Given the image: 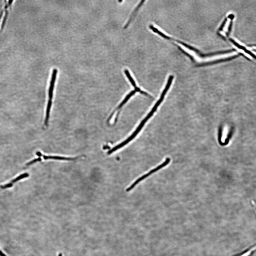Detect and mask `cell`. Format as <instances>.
Listing matches in <instances>:
<instances>
[{"instance_id": "cell-1", "label": "cell", "mask_w": 256, "mask_h": 256, "mask_svg": "<svg viewBox=\"0 0 256 256\" xmlns=\"http://www.w3.org/2000/svg\"><path fill=\"white\" fill-rule=\"evenodd\" d=\"M171 85V84L170 83H167V85H166L164 89L163 90L162 93L161 95L160 99L158 100V101L156 102V103L155 104V106L152 108V110H151L150 113L148 114L147 116L144 119L142 122H141V123L140 124L139 126L138 127V128L136 129V130L135 132H134L132 135L130 137L128 138L125 141H124L123 142H122L120 144H119V145H117L115 146V147H114V150L116 151V150L119 149L121 148V147H124V146H125L127 144L130 142L133 139L135 138V137L137 135V134L140 132L141 129H142V128L143 127L144 125H145V124L146 123V122H147L148 119L152 116L154 113L155 111H156L158 107L159 106L161 103H162V102L163 101V100H164V97L165 96L168 90H169L170 88Z\"/></svg>"}, {"instance_id": "cell-2", "label": "cell", "mask_w": 256, "mask_h": 256, "mask_svg": "<svg viewBox=\"0 0 256 256\" xmlns=\"http://www.w3.org/2000/svg\"><path fill=\"white\" fill-rule=\"evenodd\" d=\"M170 161V159L169 158H167L165 161L164 162V163H163L162 164L158 166L156 168H155V169L150 170L149 172L148 173L143 175V176L140 177L139 178H138L137 180L136 181L134 182L126 190L128 192L130 191L131 190H132L133 188L139 182H140L141 181H142V180L146 178V177L149 176L150 175L153 173L156 172L158 170H159V169H161V168L166 166L169 164Z\"/></svg>"}, {"instance_id": "cell-3", "label": "cell", "mask_w": 256, "mask_h": 256, "mask_svg": "<svg viewBox=\"0 0 256 256\" xmlns=\"http://www.w3.org/2000/svg\"><path fill=\"white\" fill-rule=\"evenodd\" d=\"M57 72L58 70L57 69H56V68H55V69L53 70L50 82V87L49 88L48 91L49 99L48 102H52L53 91H54V89L55 85L56 79Z\"/></svg>"}, {"instance_id": "cell-4", "label": "cell", "mask_w": 256, "mask_h": 256, "mask_svg": "<svg viewBox=\"0 0 256 256\" xmlns=\"http://www.w3.org/2000/svg\"><path fill=\"white\" fill-rule=\"evenodd\" d=\"M36 155L38 157H43V159L45 160H47L48 159H53L58 160H74L77 159V158H67L65 157H62L60 156H47L43 155L40 152H37L36 153Z\"/></svg>"}, {"instance_id": "cell-5", "label": "cell", "mask_w": 256, "mask_h": 256, "mask_svg": "<svg viewBox=\"0 0 256 256\" xmlns=\"http://www.w3.org/2000/svg\"><path fill=\"white\" fill-rule=\"evenodd\" d=\"M29 176V175L28 173H25L22 174L20 175H19V176L18 177H16V178L12 180L10 182L8 183L5 184L3 185H0V188L2 189H4L8 188L11 187L13 186V184L15 183L16 182L19 181V180H20L22 179L28 177Z\"/></svg>"}, {"instance_id": "cell-6", "label": "cell", "mask_w": 256, "mask_h": 256, "mask_svg": "<svg viewBox=\"0 0 256 256\" xmlns=\"http://www.w3.org/2000/svg\"><path fill=\"white\" fill-rule=\"evenodd\" d=\"M240 56V55L238 54V55L232 56L230 57L224 58V59H222L220 60L214 61H213L210 62L202 63V64H199L197 65H198V66L199 67L204 66L215 64H216V63H221L222 62L228 61H230L233 59H235V58L238 57L239 56Z\"/></svg>"}, {"instance_id": "cell-7", "label": "cell", "mask_w": 256, "mask_h": 256, "mask_svg": "<svg viewBox=\"0 0 256 256\" xmlns=\"http://www.w3.org/2000/svg\"><path fill=\"white\" fill-rule=\"evenodd\" d=\"M124 73H125V74L126 75L127 77H128V79L129 80V81H130L131 84H132L134 88H135L136 92H141V93L143 94H145V95H146V94H147L146 93V92L141 91V90L139 88L137 87V86L135 82V81H134V80H133L132 77L130 72H129L128 70H124Z\"/></svg>"}, {"instance_id": "cell-8", "label": "cell", "mask_w": 256, "mask_h": 256, "mask_svg": "<svg viewBox=\"0 0 256 256\" xmlns=\"http://www.w3.org/2000/svg\"><path fill=\"white\" fill-rule=\"evenodd\" d=\"M145 2V1H141L140 3L136 7V8L135 10H134V11L132 13V14L130 17V18L129 19V20L128 21L127 23L126 24L125 27H124V29H127L128 27V26L130 25L132 21V20L134 17H135L136 16V14H137V12L139 10L141 7H142Z\"/></svg>"}, {"instance_id": "cell-9", "label": "cell", "mask_w": 256, "mask_h": 256, "mask_svg": "<svg viewBox=\"0 0 256 256\" xmlns=\"http://www.w3.org/2000/svg\"><path fill=\"white\" fill-rule=\"evenodd\" d=\"M229 40H230L231 42L234 45L236 46V47L238 48L239 49H240L243 50L246 53H247V54L250 55L251 56L254 58V59L256 60V56L251 52V51L247 49H246V48L245 47H244L243 46L239 44H238L237 43H236V41L233 39L230 38H229Z\"/></svg>"}, {"instance_id": "cell-10", "label": "cell", "mask_w": 256, "mask_h": 256, "mask_svg": "<svg viewBox=\"0 0 256 256\" xmlns=\"http://www.w3.org/2000/svg\"><path fill=\"white\" fill-rule=\"evenodd\" d=\"M256 251V244L236 256H251Z\"/></svg>"}, {"instance_id": "cell-11", "label": "cell", "mask_w": 256, "mask_h": 256, "mask_svg": "<svg viewBox=\"0 0 256 256\" xmlns=\"http://www.w3.org/2000/svg\"><path fill=\"white\" fill-rule=\"evenodd\" d=\"M176 41H177L178 43H179L183 46H185V47L189 49L190 50L194 51V52H196L197 55H199L200 57H201L202 55L203 54H202V53L200 52V51H199L198 50H197V49L195 48L192 47L191 46L188 45L186 44V43L181 42V41L178 40Z\"/></svg>"}, {"instance_id": "cell-12", "label": "cell", "mask_w": 256, "mask_h": 256, "mask_svg": "<svg viewBox=\"0 0 256 256\" xmlns=\"http://www.w3.org/2000/svg\"><path fill=\"white\" fill-rule=\"evenodd\" d=\"M149 27L151 30H152L154 32L159 34V35L161 36L163 38H164L165 39H166L171 40V38H170L169 37V36H168L165 35L164 34H163L162 32H161L158 30L157 28H155L152 25H150Z\"/></svg>"}, {"instance_id": "cell-13", "label": "cell", "mask_w": 256, "mask_h": 256, "mask_svg": "<svg viewBox=\"0 0 256 256\" xmlns=\"http://www.w3.org/2000/svg\"><path fill=\"white\" fill-rule=\"evenodd\" d=\"M136 91L135 90V91H133L132 92H130V93L127 96H126V98L124 99V101L121 103L119 105V106L118 107V109L117 110L119 109H121L122 107L124 104H125L128 101V99L130 98V97L133 96V95L136 93Z\"/></svg>"}, {"instance_id": "cell-14", "label": "cell", "mask_w": 256, "mask_h": 256, "mask_svg": "<svg viewBox=\"0 0 256 256\" xmlns=\"http://www.w3.org/2000/svg\"><path fill=\"white\" fill-rule=\"evenodd\" d=\"M41 160H42V159H41L40 157L36 158V159H34L33 160L31 161L30 162L26 163V165L27 166L30 165L38 162L41 161Z\"/></svg>"}, {"instance_id": "cell-15", "label": "cell", "mask_w": 256, "mask_h": 256, "mask_svg": "<svg viewBox=\"0 0 256 256\" xmlns=\"http://www.w3.org/2000/svg\"><path fill=\"white\" fill-rule=\"evenodd\" d=\"M232 25L233 20H231V21L230 22V24H229V25L228 27L227 32L226 33V35L227 36H228V37L230 35L231 30V29H232Z\"/></svg>"}, {"instance_id": "cell-16", "label": "cell", "mask_w": 256, "mask_h": 256, "mask_svg": "<svg viewBox=\"0 0 256 256\" xmlns=\"http://www.w3.org/2000/svg\"><path fill=\"white\" fill-rule=\"evenodd\" d=\"M228 18L227 17V18H226L225 19V20H224L220 28H219V31H221L223 30V28L224 27V26H225L227 21Z\"/></svg>"}, {"instance_id": "cell-17", "label": "cell", "mask_w": 256, "mask_h": 256, "mask_svg": "<svg viewBox=\"0 0 256 256\" xmlns=\"http://www.w3.org/2000/svg\"><path fill=\"white\" fill-rule=\"evenodd\" d=\"M227 18L230 19L231 20H233L234 18H235V16H234L233 14H231L229 15L228 16Z\"/></svg>"}, {"instance_id": "cell-18", "label": "cell", "mask_w": 256, "mask_h": 256, "mask_svg": "<svg viewBox=\"0 0 256 256\" xmlns=\"http://www.w3.org/2000/svg\"><path fill=\"white\" fill-rule=\"evenodd\" d=\"M247 46L249 47H252L254 46V47H256V44H249Z\"/></svg>"}, {"instance_id": "cell-19", "label": "cell", "mask_w": 256, "mask_h": 256, "mask_svg": "<svg viewBox=\"0 0 256 256\" xmlns=\"http://www.w3.org/2000/svg\"><path fill=\"white\" fill-rule=\"evenodd\" d=\"M58 256H62L61 254H60Z\"/></svg>"}, {"instance_id": "cell-20", "label": "cell", "mask_w": 256, "mask_h": 256, "mask_svg": "<svg viewBox=\"0 0 256 256\" xmlns=\"http://www.w3.org/2000/svg\"><path fill=\"white\" fill-rule=\"evenodd\" d=\"M119 2H123V1H119Z\"/></svg>"}]
</instances>
